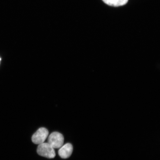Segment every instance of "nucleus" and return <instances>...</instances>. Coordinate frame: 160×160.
I'll return each mask as SVG.
<instances>
[{
  "mask_svg": "<svg viewBox=\"0 0 160 160\" xmlns=\"http://www.w3.org/2000/svg\"><path fill=\"white\" fill-rule=\"evenodd\" d=\"M37 152L39 155L48 158H53L56 156L54 149L48 143H43L39 144L37 148Z\"/></svg>",
  "mask_w": 160,
  "mask_h": 160,
  "instance_id": "nucleus-1",
  "label": "nucleus"
},
{
  "mask_svg": "<svg viewBox=\"0 0 160 160\" xmlns=\"http://www.w3.org/2000/svg\"><path fill=\"white\" fill-rule=\"evenodd\" d=\"M63 136L61 133L58 132H53L48 138V143L52 146L53 148L58 149L63 145Z\"/></svg>",
  "mask_w": 160,
  "mask_h": 160,
  "instance_id": "nucleus-2",
  "label": "nucleus"
},
{
  "mask_svg": "<svg viewBox=\"0 0 160 160\" xmlns=\"http://www.w3.org/2000/svg\"><path fill=\"white\" fill-rule=\"evenodd\" d=\"M49 134V132L45 128H41L38 129L32 137V141L35 144L44 143Z\"/></svg>",
  "mask_w": 160,
  "mask_h": 160,
  "instance_id": "nucleus-3",
  "label": "nucleus"
},
{
  "mask_svg": "<svg viewBox=\"0 0 160 160\" xmlns=\"http://www.w3.org/2000/svg\"><path fill=\"white\" fill-rule=\"evenodd\" d=\"M73 150L71 144L67 143L60 148L58 154L63 159H67L71 156Z\"/></svg>",
  "mask_w": 160,
  "mask_h": 160,
  "instance_id": "nucleus-4",
  "label": "nucleus"
},
{
  "mask_svg": "<svg viewBox=\"0 0 160 160\" xmlns=\"http://www.w3.org/2000/svg\"><path fill=\"white\" fill-rule=\"evenodd\" d=\"M107 4L113 7H119L125 5L128 0H102Z\"/></svg>",
  "mask_w": 160,
  "mask_h": 160,
  "instance_id": "nucleus-5",
  "label": "nucleus"
},
{
  "mask_svg": "<svg viewBox=\"0 0 160 160\" xmlns=\"http://www.w3.org/2000/svg\"><path fill=\"white\" fill-rule=\"evenodd\" d=\"M1 58H0V62H1Z\"/></svg>",
  "mask_w": 160,
  "mask_h": 160,
  "instance_id": "nucleus-6",
  "label": "nucleus"
}]
</instances>
